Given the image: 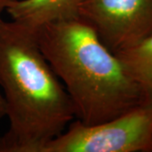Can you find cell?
Masks as SVG:
<instances>
[{"mask_svg": "<svg viewBox=\"0 0 152 152\" xmlns=\"http://www.w3.org/2000/svg\"><path fill=\"white\" fill-rule=\"evenodd\" d=\"M0 87L10 122L8 131L0 136V152H42L75 119L70 98L36 36L3 19Z\"/></svg>", "mask_w": 152, "mask_h": 152, "instance_id": "cell-1", "label": "cell"}, {"mask_svg": "<svg viewBox=\"0 0 152 152\" xmlns=\"http://www.w3.org/2000/svg\"><path fill=\"white\" fill-rule=\"evenodd\" d=\"M35 36L82 124L106 122L146 103L119 58L80 19L46 25Z\"/></svg>", "mask_w": 152, "mask_h": 152, "instance_id": "cell-2", "label": "cell"}, {"mask_svg": "<svg viewBox=\"0 0 152 152\" xmlns=\"http://www.w3.org/2000/svg\"><path fill=\"white\" fill-rule=\"evenodd\" d=\"M42 152H152V103L96 124L72 121Z\"/></svg>", "mask_w": 152, "mask_h": 152, "instance_id": "cell-3", "label": "cell"}, {"mask_svg": "<svg viewBox=\"0 0 152 152\" xmlns=\"http://www.w3.org/2000/svg\"><path fill=\"white\" fill-rule=\"evenodd\" d=\"M80 19L117 53L152 33V0H83Z\"/></svg>", "mask_w": 152, "mask_h": 152, "instance_id": "cell-4", "label": "cell"}, {"mask_svg": "<svg viewBox=\"0 0 152 152\" xmlns=\"http://www.w3.org/2000/svg\"><path fill=\"white\" fill-rule=\"evenodd\" d=\"M83 0H15L7 8L11 20L36 35L46 25L80 19Z\"/></svg>", "mask_w": 152, "mask_h": 152, "instance_id": "cell-5", "label": "cell"}, {"mask_svg": "<svg viewBox=\"0 0 152 152\" xmlns=\"http://www.w3.org/2000/svg\"><path fill=\"white\" fill-rule=\"evenodd\" d=\"M141 88L146 103H152V33L115 53Z\"/></svg>", "mask_w": 152, "mask_h": 152, "instance_id": "cell-6", "label": "cell"}, {"mask_svg": "<svg viewBox=\"0 0 152 152\" xmlns=\"http://www.w3.org/2000/svg\"><path fill=\"white\" fill-rule=\"evenodd\" d=\"M15 0H0V19H2V15L4 12H6L7 8L11 3ZM5 117V103L3 97V95L0 91V119Z\"/></svg>", "mask_w": 152, "mask_h": 152, "instance_id": "cell-7", "label": "cell"}]
</instances>
